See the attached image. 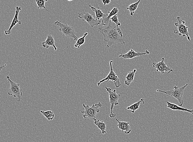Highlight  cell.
Masks as SVG:
<instances>
[{
    "label": "cell",
    "instance_id": "obj_18",
    "mask_svg": "<svg viewBox=\"0 0 193 142\" xmlns=\"http://www.w3.org/2000/svg\"><path fill=\"white\" fill-rule=\"evenodd\" d=\"M137 70L136 69H134L133 71L130 72L128 73L126 77V80L124 83L126 86H129L134 81L135 74L136 73Z\"/></svg>",
    "mask_w": 193,
    "mask_h": 142
},
{
    "label": "cell",
    "instance_id": "obj_4",
    "mask_svg": "<svg viewBox=\"0 0 193 142\" xmlns=\"http://www.w3.org/2000/svg\"><path fill=\"white\" fill-rule=\"evenodd\" d=\"M177 22L175 23V26L177 30H174V34H178L179 36H182L183 38L187 37L188 41H191V38L189 35L188 27L185 25V22L182 21L180 17L177 18Z\"/></svg>",
    "mask_w": 193,
    "mask_h": 142
},
{
    "label": "cell",
    "instance_id": "obj_14",
    "mask_svg": "<svg viewBox=\"0 0 193 142\" xmlns=\"http://www.w3.org/2000/svg\"><path fill=\"white\" fill-rule=\"evenodd\" d=\"M42 47L46 48H48L49 47L52 46L54 48L55 51H57V48L55 46L54 37L51 34H49L47 35L46 40L42 42Z\"/></svg>",
    "mask_w": 193,
    "mask_h": 142
},
{
    "label": "cell",
    "instance_id": "obj_12",
    "mask_svg": "<svg viewBox=\"0 0 193 142\" xmlns=\"http://www.w3.org/2000/svg\"><path fill=\"white\" fill-rule=\"evenodd\" d=\"M22 10V8L20 7L17 6L16 7V10L15 12V15L14 18L12 21L11 25L10 26L8 30H5V33L6 35L10 34L11 32V30L17 24V23L19 24V25H21V22L19 20L18 16L19 14L20 11Z\"/></svg>",
    "mask_w": 193,
    "mask_h": 142
},
{
    "label": "cell",
    "instance_id": "obj_7",
    "mask_svg": "<svg viewBox=\"0 0 193 142\" xmlns=\"http://www.w3.org/2000/svg\"><path fill=\"white\" fill-rule=\"evenodd\" d=\"M7 79L10 82V87L9 89L8 94L11 95L13 97L17 98L16 100L17 102L20 101L21 99H22V90L20 87V84L15 83L10 79V77L8 76L6 77Z\"/></svg>",
    "mask_w": 193,
    "mask_h": 142
},
{
    "label": "cell",
    "instance_id": "obj_19",
    "mask_svg": "<svg viewBox=\"0 0 193 142\" xmlns=\"http://www.w3.org/2000/svg\"><path fill=\"white\" fill-rule=\"evenodd\" d=\"M145 102L144 99H141L139 101L134 104L131 105L127 108V110H131L132 113H134L135 111L139 109L141 104H144Z\"/></svg>",
    "mask_w": 193,
    "mask_h": 142
},
{
    "label": "cell",
    "instance_id": "obj_26",
    "mask_svg": "<svg viewBox=\"0 0 193 142\" xmlns=\"http://www.w3.org/2000/svg\"><path fill=\"white\" fill-rule=\"evenodd\" d=\"M111 1L110 0H102V3L103 4L104 6L105 5L109 4L110 3Z\"/></svg>",
    "mask_w": 193,
    "mask_h": 142
},
{
    "label": "cell",
    "instance_id": "obj_25",
    "mask_svg": "<svg viewBox=\"0 0 193 142\" xmlns=\"http://www.w3.org/2000/svg\"><path fill=\"white\" fill-rule=\"evenodd\" d=\"M110 20L112 22L115 23L117 26H119V27L121 26V24L119 22V20H118V16L117 14H116V15L114 16L113 17H112V18H110Z\"/></svg>",
    "mask_w": 193,
    "mask_h": 142
},
{
    "label": "cell",
    "instance_id": "obj_17",
    "mask_svg": "<svg viewBox=\"0 0 193 142\" xmlns=\"http://www.w3.org/2000/svg\"><path fill=\"white\" fill-rule=\"evenodd\" d=\"M89 7L95 13L96 19L98 20H101V18H102V19L106 18L108 16V14H104L99 7H98L96 8H94L90 5H89Z\"/></svg>",
    "mask_w": 193,
    "mask_h": 142
},
{
    "label": "cell",
    "instance_id": "obj_22",
    "mask_svg": "<svg viewBox=\"0 0 193 142\" xmlns=\"http://www.w3.org/2000/svg\"><path fill=\"white\" fill-rule=\"evenodd\" d=\"M88 34V33H85L83 36L78 38V40L77 41L76 43L74 45V47L77 48H80L82 45L84 44L85 42V38H86V36H87Z\"/></svg>",
    "mask_w": 193,
    "mask_h": 142
},
{
    "label": "cell",
    "instance_id": "obj_23",
    "mask_svg": "<svg viewBox=\"0 0 193 142\" xmlns=\"http://www.w3.org/2000/svg\"><path fill=\"white\" fill-rule=\"evenodd\" d=\"M41 113L48 120L51 121L54 119V114L53 111H41Z\"/></svg>",
    "mask_w": 193,
    "mask_h": 142
},
{
    "label": "cell",
    "instance_id": "obj_16",
    "mask_svg": "<svg viewBox=\"0 0 193 142\" xmlns=\"http://www.w3.org/2000/svg\"><path fill=\"white\" fill-rule=\"evenodd\" d=\"M118 12H119V10L116 7L113 8L111 11L108 12V16L107 17V18L102 20V26H106L108 23L110 22V18L116 14H118Z\"/></svg>",
    "mask_w": 193,
    "mask_h": 142
},
{
    "label": "cell",
    "instance_id": "obj_15",
    "mask_svg": "<svg viewBox=\"0 0 193 142\" xmlns=\"http://www.w3.org/2000/svg\"><path fill=\"white\" fill-rule=\"evenodd\" d=\"M166 103L167 105V108L171 109L173 111H185V112H189L190 113L193 114V109L190 110L188 109L187 108H183L179 106H178L177 105L174 103H170V102L166 101Z\"/></svg>",
    "mask_w": 193,
    "mask_h": 142
},
{
    "label": "cell",
    "instance_id": "obj_6",
    "mask_svg": "<svg viewBox=\"0 0 193 142\" xmlns=\"http://www.w3.org/2000/svg\"><path fill=\"white\" fill-rule=\"evenodd\" d=\"M59 28V31L62 33L65 36L68 38H73L74 41L78 40V38L75 34L74 28L69 26L67 23L63 24L60 21H57L54 23Z\"/></svg>",
    "mask_w": 193,
    "mask_h": 142
},
{
    "label": "cell",
    "instance_id": "obj_20",
    "mask_svg": "<svg viewBox=\"0 0 193 142\" xmlns=\"http://www.w3.org/2000/svg\"><path fill=\"white\" fill-rule=\"evenodd\" d=\"M94 124L97 126L98 128L101 130L100 134L102 133V134H105L106 133V123H104L103 121L99 120H96L94 121Z\"/></svg>",
    "mask_w": 193,
    "mask_h": 142
},
{
    "label": "cell",
    "instance_id": "obj_2",
    "mask_svg": "<svg viewBox=\"0 0 193 142\" xmlns=\"http://www.w3.org/2000/svg\"><path fill=\"white\" fill-rule=\"evenodd\" d=\"M188 85L187 84L185 86L180 88H178L177 86L174 87V89L170 90L168 91H163L162 90H157L156 91L157 92H161L166 94L167 95L171 96V97L177 99L179 103V106L181 107L184 104V100L183 96L184 92L185 89Z\"/></svg>",
    "mask_w": 193,
    "mask_h": 142
},
{
    "label": "cell",
    "instance_id": "obj_8",
    "mask_svg": "<svg viewBox=\"0 0 193 142\" xmlns=\"http://www.w3.org/2000/svg\"><path fill=\"white\" fill-rule=\"evenodd\" d=\"M113 62L114 61L112 60L110 61V72L109 73L108 75H107V76L106 78H104L102 80L100 81L97 84V86L98 87H99L100 85L102 82L105 81L108 82L110 80L114 82V85H115L116 87L119 88L120 87L121 84L120 79L119 77L118 76V75H116V74H115V73L114 72L113 69Z\"/></svg>",
    "mask_w": 193,
    "mask_h": 142
},
{
    "label": "cell",
    "instance_id": "obj_24",
    "mask_svg": "<svg viewBox=\"0 0 193 142\" xmlns=\"http://www.w3.org/2000/svg\"><path fill=\"white\" fill-rule=\"evenodd\" d=\"M35 1L36 3L37 7L38 9L41 10V9H44L47 11H48L45 6V3L48 1L47 0H36Z\"/></svg>",
    "mask_w": 193,
    "mask_h": 142
},
{
    "label": "cell",
    "instance_id": "obj_21",
    "mask_svg": "<svg viewBox=\"0 0 193 142\" xmlns=\"http://www.w3.org/2000/svg\"><path fill=\"white\" fill-rule=\"evenodd\" d=\"M141 0H139L137 2L135 3L131 4L128 6V7L126 8L128 10H129L130 12V14L131 16H133L135 12L137 10V8L139 5L140 3L141 2Z\"/></svg>",
    "mask_w": 193,
    "mask_h": 142
},
{
    "label": "cell",
    "instance_id": "obj_1",
    "mask_svg": "<svg viewBox=\"0 0 193 142\" xmlns=\"http://www.w3.org/2000/svg\"><path fill=\"white\" fill-rule=\"evenodd\" d=\"M98 31L103 35L104 41L107 42L106 47L109 48L115 43L126 44L123 39L122 30L119 26L110 20L108 26L104 28H99Z\"/></svg>",
    "mask_w": 193,
    "mask_h": 142
},
{
    "label": "cell",
    "instance_id": "obj_11",
    "mask_svg": "<svg viewBox=\"0 0 193 142\" xmlns=\"http://www.w3.org/2000/svg\"><path fill=\"white\" fill-rule=\"evenodd\" d=\"M150 52L146 50L145 53L136 52L134 50L131 49L126 54H121L119 55V58H122L123 59H132L133 58L138 57H142V56L150 54Z\"/></svg>",
    "mask_w": 193,
    "mask_h": 142
},
{
    "label": "cell",
    "instance_id": "obj_5",
    "mask_svg": "<svg viewBox=\"0 0 193 142\" xmlns=\"http://www.w3.org/2000/svg\"><path fill=\"white\" fill-rule=\"evenodd\" d=\"M106 90L109 93V99H110V103L111 104L110 107V117L113 119L115 118L117 115L114 113L113 108L114 106H117L119 104V101L121 95L122 94H118L117 93L116 90L114 89L112 90L111 88L107 87H105Z\"/></svg>",
    "mask_w": 193,
    "mask_h": 142
},
{
    "label": "cell",
    "instance_id": "obj_13",
    "mask_svg": "<svg viewBox=\"0 0 193 142\" xmlns=\"http://www.w3.org/2000/svg\"><path fill=\"white\" fill-rule=\"evenodd\" d=\"M116 121L118 122L117 126L119 129L122 131V132H124L126 134H129L131 132V128L129 122L120 121L118 119H116Z\"/></svg>",
    "mask_w": 193,
    "mask_h": 142
},
{
    "label": "cell",
    "instance_id": "obj_9",
    "mask_svg": "<svg viewBox=\"0 0 193 142\" xmlns=\"http://www.w3.org/2000/svg\"><path fill=\"white\" fill-rule=\"evenodd\" d=\"M93 16V14H90L88 13H85L84 11H83L78 14V17L82 19V21H86L87 22L92 28H94L95 26L100 25L102 23V20H98L96 19H95Z\"/></svg>",
    "mask_w": 193,
    "mask_h": 142
},
{
    "label": "cell",
    "instance_id": "obj_3",
    "mask_svg": "<svg viewBox=\"0 0 193 142\" xmlns=\"http://www.w3.org/2000/svg\"><path fill=\"white\" fill-rule=\"evenodd\" d=\"M102 106L101 102H98L97 104H93L91 107L89 105L83 104L85 111H81V113L83 114V117L85 119H89L95 121L96 120V115L100 112V108Z\"/></svg>",
    "mask_w": 193,
    "mask_h": 142
},
{
    "label": "cell",
    "instance_id": "obj_10",
    "mask_svg": "<svg viewBox=\"0 0 193 142\" xmlns=\"http://www.w3.org/2000/svg\"><path fill=\"white\" fill-rule=\"evenodd\" d=\"M164 61L165 58H162V60L158 63L153 62L152 67L156 68L157 72H160L162 74H164L166 72H168V74L170 72H173L174 70L167 66Z\"/></svg>",
    "mask_w": 193,
    "mask_h": 142
}]
</instances>
